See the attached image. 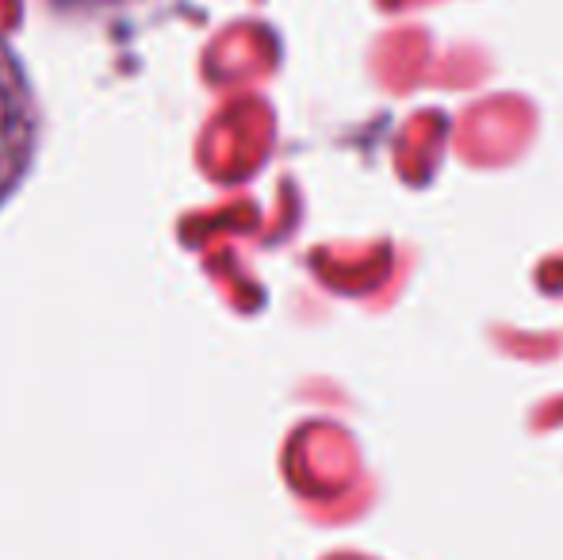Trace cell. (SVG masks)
<instances>
[{
    "label": "cell",
    "instance_id": "obj_1",
    "mask_svg": "<svg viewBox=\"0 0 563 560\" xmlns=\"http://www.w3.org/2000/svg\"><path fill=\"white\" fill-rule=\"evenodd\" d=\"M38 142V108L27 74L0 39V204L27 177Z\"/></svg>",
    "mask_w": 563,
    "mask_h": 560
}]
</instances>
